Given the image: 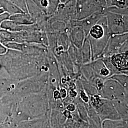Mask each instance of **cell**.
I'll list each match as a JSON object with an SVG mask.
<instances>
[{"label": "cell", "mask_w": 128, "mask_h": 128, "mask_svg": "<svg viewBox=\"0 0 128 128\" xmlns=\"http://www.w3.org/2000/svg\"><path fill=\"white\" fill-rule=\"evenodd\" d=\"M8 51V48L2 43H0V56L4 55Z\"/></svg>", "instance_id": "7"}, {"label": "cell", "mask_w": 128, "mask_h": 128, "mask_svg": "<svg viewBox=\"0 0 128 128\" xmlns=\"http://www.w3.org/2000/svg\"><path fill=\"white\" fill-rule=\"evenodd\" d=\"M96 0L101 5H105L106 4L105 0Z\"/></svg>", "instance_id": "9"}, {"label": "cell", "mask_w": 128, "mask_h": 128, "mask_svg": "<svg viewBox=\"0 0 128 128\" xmlns=\"http://www.w3.org/2000/svg\"><path fill=\"white\" fill-rule=\"evenodd\" d=\"M109 73V72L108 69L106 68H102L101 69V74L102 76H106Z\"/></svg>", "instance_id": "8"}, {"label": "cell", "mask_w": 128, "mask_h": 128, "mask_svg": "<svg viewBox=\"0 0 128 128\" xmlns=\"http://www.w3.org/2000/svg\"><path fill=\"white\" fill-rule=\"evenodd\" d=\"M69 0H60V1L62 2V3H65L66 2H68Z\"/></svg>", "instance_id": "10"}, {"label": "cell", "mask_w": 128, "mask_h": 128, "mask_svg": "<svg viewBox=\"0 0 128 128\" xmlns=\"http://www.w3.org/2000/svg\"><path fill=\"white\" fill-rule=\"evenodd\" d=\"M10 16V14L5 12L0 14V24L5 20H9Z\"/></svg>", "instance_id": "6"}, {"label": "cell", "mask_w": 128, "mask_h": 128, "mask_svg": "<svg viewBox=\"0 0 128 128\" xmlns=\"http://www.w3.org/2000/svg\"><path fill=\"white\" fill-rule=\"evenodd\" d=\"M112 62L115 66L120 69L128 68V54L121 53L115 55L112 58Z\"/></svg>", "instance_id": "2"}, {"label": "cell", "mask_w": 128, "mask_h": 128, "mask_svg": "<svg viewBox=\"0 0 128 128\" xmlns=\"http://www.w3.org/2000/svg\"><path fill=\"white\" fill-rule=\"evenodd\" d=\"M110 5L120 9H125L128 6V0H110Z\"/></svg>", "instance_id": "4"}, {"label": "cell", "mask_w": 128, "mask_h": 128, "mask_svg": "<svg viewBox=\"0 0 128 128\" xmlns=\"http://www.w3.org/2000/svg\"><path fill=\"white\" fill-rule=\"evenodd\" d=\"M16 124L14 122L8 120L3 124H0V128H15Z\"/></svg>", "instance_id": "5"}, {"label": "cell", "mask_w": 128, "mask_h": 128, "mask_svg": "<svg viewBox=\"0 0 128 128\" xmlns=\"http://www.w3.org/2000/svg\"><path fill=\"white\" fill-rule=\"evenodd\" d=\"M0 7L4 12H7L10 15L24 12L16 5L8 0H0Z\"/></svg>", "instance_id": "1"}, {"label": "cell", "mask_w": 128, "mask_h": 128, "mask_svg": "<svg viewBox=\"0 0 128 128\" xmlns=\"http://www.w3.org/2000/svg\"><path fill=\"white\" fill-rule=\"evenodd\" d=\"M90 33L92 37L96 39L100 38L102 37L104 34L103 28L99 25H96L93 26Z\"/></svg>", "instance_id": "3"}]
</instances>
